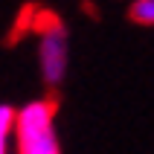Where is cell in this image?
Segmentation results:
<instances>
[{"instance_id": "2", "label": "cell", "mask_w": 154, "mask_h": 154, "mask_svg": "<svg viewBox=\"0 0 154 154\" xmlns=\"http://www.w3.org/2000/svg\"><path fill=\"white\" fill-rule=\"evenodd\" d=\"M38 58H41V73L50 87L61 85L64 70H67V32L58 23L55 15H44L41 23V44H38Z\"/></svg>"}, {"instance_id": "1", "label": "cell", "mask_w": 154, "mask_h": 154, "mask_svg": "<svg viewBox=\"0 0 154 154\" xmlns=\"http://www.w3.org/2000/svg\"><path fill=\"white\" fill-rule=\"evenodd\" d=\"M17 137V154H61L55 137V102H32L15 113L12 125Z\"/></svg>"}, {"instance_id": "3", "label": "cell", "mask_w": 154, "mask_h": 154, "mask_svg": "<svg viewBox=\"0 0 154 154\" xmlns=\"http://www.w3.org/2000/svg\"><path fill=\"white\" fill-rule=\"evenodd\" d=\"M131 17L143 26H154V0H140L131 6Z\"/></svg>"}, {"instance_id": "4", "label": "cell", "mask_w": 154, "mask_h": 154, "mask_svg": "<svg viewBox=\"0 0 154 154\" xmlns=\"http://www.w3.org/2000/svg\"><path fill=\"white\" fill-rule=\"evenodd\" d=\"M12 125H15V111L12 108H0V154H6V140L12 134Z\"/></svg>"}]
</instances>
